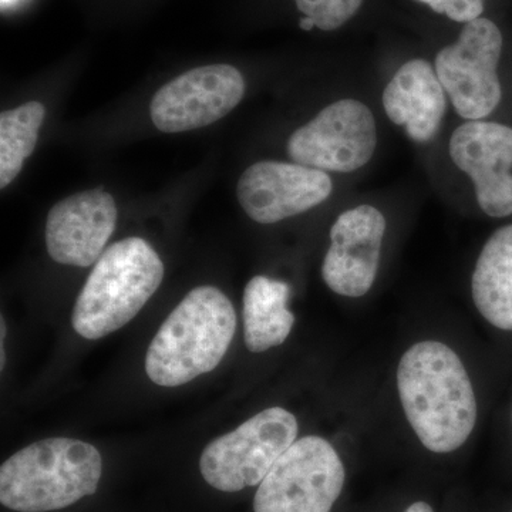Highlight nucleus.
Listing matches in <instances>:
<instances>
[{
    "mask_svg": "<svg viewBox=\"0 0 512 512\" xmlns=\"http://www.w3.org/2000/svg\"><path fill=\"white\" fill-rule=\"evenodd\" d=\"M332 190V178L325 171L298 163L259 161L239 178L237 197L251 220L275 224L318 207Z\"/></svg>",
    "mask_w": 512,
    "mask_h": 512,
    "instance_id": "10",
    "label": "nucleus"
},
{
    "mask_svg": "<svg viewBox=\"0 0 512 512\" xmlns=\"http://www.w3.org/2000/svg\"><path fill=\"white\" fill-rule=\"evenodd\" d=\"M296 436L298 420L291 412L282 407L266 409L204 448L202 477L224 493L261 484Z\"/></svg>",
    "mask_w": 512,
    "mask_h": 512,
    "instance_id": "5",
    "label": "nucleus"
},
{
    "mask_svg": "<svg viewBox=\"0 0 512 512\" xmlns=\"http://www.w3.org/2000/svg\"><path fill=\"white\" fill-rule=\"evenodd\" d=\"M503 35L493 20L478 18L463 26L457 42L436 56L437 76L458 116L468 121L490 116L503 97L498 63Z\"/></svg>",
    "mask_w": 512,
    "mask_h": 512,
    "instance_id": "7",
    "label": "nucleus"
},
{
    "mask_svg": "<svg viewBox=\"0 0 512 512\" xmlns=\"http://www.w3.org/2000/svg\"><path fill=\"white\" fill-rule=\"evenodd\" d=\"M386 218L373 205H357L339 215L330 229L322 278L330 291L349 298L366 295L375 284Z\"/></svg>",
    "mask_w": 512,
    "mask_h": 512,
    "instance_id": "12",
    "label": "nucleus"
},
{
    "mask_svg": "<svg viewBox=\"0 0 512 512\" xmlns=\"http://www.w3.org/2000/svg\"><path fill=\"white\" fill-rule=\"evenodd\" d=\"M45 106L29 101L0 116V187L6 188L35 150L45 120Z\"/></svg>",
    "mask_w": 512,
    "mask_h": 512,
    "instance_id": "17",
    "label": "nucleus"
},
{
    "mask_svg": "<svg viewBox=\"0 0 512 512\" xmlns=\"http://www.w3.org/2000/svg\"><path fill=\"white\" fill-rule=\"evenodd\" d=\"M346 471L338 451L322 437L296 440L278 458L255 494V512H330Z\"/></svg>",
    "mask_w": 512,
    "mask_h": 512,
    "instance_id": "6",
    "label": "nucleus"
},
{
    "mask_svg": "<svg viewBox=\"0 0 512 512\" xmlns=\"http://www.w3.org/2000/svg\"><path fill=\"white\" fill-rule=\"evenodd\" d=\"M429 6L433 12L446 15L448 19L458 23L471 22L481 18L484 0H417Z\"/></svg>",
    "mask_w": 512,
    "mask_h": 512,
    "instance_id": "19",
    "label": "nucleus"
},
{
    "mask_svg": "<svg viewBox=\"0 0 512 512\" xmlns=\"http://www.w3.org/2000/svg\"><path fill=\"white\" fill-rule=\"evenodd\" d=\"M295 3L306 18L315 22L316 28L332 32L359 12L363 0H295Z\"/></svg>",
    "mask_w": 512,
    "mask_h": 512,
    "instance_id": "18",
    "label": "nucleus"
},
{
    "mask_svg": "<svg viewBox=\"0 0 512 512\" xmlns=\"http://www.w3.org/2000/svg\"><path fill=\"white\" fill-rule=\"evenodd\" d=\"M117 224V205L110 192L96 188L57 202L46 222L47 252L63 265L97 262Z\"/></svg>",
    "mask_w": 512,
    "mask_h": 512,
    "instance_id": "13",
    "label": "nucleus"
},
{
    "mask_svg": "<svg viewBox=\"0 0 512 512\" xmlns=\"http://www.w3.org/2000/svg\"><path fill=\"white\" fill-rule=\"evenodd\" d=\"M163 278V261L144 239L127 238L110 245L97 259L74 305V332L97 340L123 328L136 318Z\"/></svg>",
    "mask_w": 512,
    "mask_h": 512,
    "instance_id": "4",
    "label": "nucleus"
},
{
    "mask_svg": "<svg viewBox=\"0 0 512 512\" xmlns=\"http://www.w3.org/2000/svg\"><path fill=\"white\" fill-rule=\"evenodd\" d=\"M453 163L473 181L485 214H512V128L493 121H468L456 128L448 144Z\"/></svg>",
    "mask_w": 512,
    "mask_h": 512,
    "instance_id": "11",
    "label": "nucleus"
},
{
    "mask_svg": "<svg viewBox=\"0 0 512 512\" xmlns=\"http://www.w3.org/2000/svg\"><path fill=\"white\" fill-rule=\"evenodd\" d=\"M244 94V76L237 67H195L158 90L150 104L151 120L163 133L207 127L231 113Z\"/></svg>",
    "mask_w": 512,
    "mask_h": 512,
    "instance_id": "9",
    "label": "nucleus"
},
{
    "mask_svg": "<svg viewBox=\"0 0 512 512\" xmlns=\"http://www.w3.org/2000/svg\"><path fill=\"white\" fill-rule=\"evenodd\" d=\"M397 389L404 414L427 450L453 453L473 433V384L460 357L444 343L427 340L407 350L397 369Z\"/></svg>",
    "mask_w": 512,
    "mask_h": 512,
    "instance_id": "1",
    "label": "nucleus"
},
{
    "mask_svg": "<svg viewBox=\"0 0 512 512\" xmlns=\"http://www.w3.org/2000/svg\"><path fill=\"white\" fill-rule=\"evenodd\" d=\"M376 147L375 116L365 103L353 99L329 104L288 140L293 163L325 173L360 170L372 160Z\"/></svg>",
    "mask_w": 512,
    "mask_h": 512,
    "instance_id": "8",
    "label": "nucleus"
},
{
    "mask_svg": "<svg viewBox=\"0 0 512 512\" xmlns=\"http://www.w3.org/2000/svg\"><path fill=\"white\" fill-rule=\"evenodd\" d=\"M406 512H434L433 508L429 504L423 503V501H417L407 508Z\"/></svg>",
    "mask_w": 512,
    "mask_h": 512,
    "instance_id": "20",
    "label": "nucleus"
},
{
    "mask_svg": "<svg viewBox=\"0 0 512 512\" xmlns=\"http://www.w3.org/2000/svg\"><path fill=\"white\" fill-rule=\"evenodd\" d=\"M237 330V313L215 286H198L164 320L146 356L158 386H183L210 373L224 359Z\"/></svg>",
    "mask_w": 512,
    "mask_h": 512,
    "instance_id": "2",
    "label": "nucleus"
},
{
    "mask_svg": "<svg viewBox=\"0 0 512 512\" xmlns=\"http://www.w3.org/2000/svg\"><path fill=\"white\" fill-rule=\"evenodd\" d=\"M291 288L268 276H254L244 291V338L249 352L262 353L288 339L295 316L288 309Z\"/></svg>",
    "mask_w": 512,
    "mask_h": 512,
    "instance_id": "16",
    "label": "nucleus"
},
{
    "mask_svg": "<svg viewBox=\"0 0 512 512\" xmlns=\"http://www.w3.org/2000/svg\"><path fill=\"white\" fill-rule=\"evenodd\" d=\"M99 450L74 439H47L22 448L0 468V503L18 512L69 507L97 491Z\"/></svg>",
    "mask_w": 512,
    "mask_h": 512,
    "instance_id": "3",
    "label": "nucleus"
},
{
    "mask_svg": "<svg viewBox=\"0 0 512 512\" xmlns=\"http://www.w3.org/2000/svg\"><path fill=\"white\" fill-rule=\"evenodd\" d=\"M471 289L483 318L495 328L512 330V225L495 231L484 245Z\"/></svg>",
    "mask_w": 512,
    "mask_h": 512,
    "instance_id": "15",
    "label": "nucleus"
},
{
    "mask_svg": "<svg viewBox=\"0 0 512 512\" xmlns=\"http://www.w3.org/2000/svg\"><path fill=\"white\" fill-rule=\"evenodd\" d=\"M299 26H301V29L306 30V32H309V30H312L313 28H316L315 22L311 18H302L301 22H299Z\"/></svg>",
    "mask_w": 512,
    "mask_h": 512,
    "instance_id": "21",
    "label": "nucleus"
},
{
    "mask_svg": "<svg viewBox=\"0 0 512 512\" xmlns=\"http://www.w3.org/2000/svg\"><path fill=\"white\" fill-rule=\"evenodd\" d=\"M446 90L427 60L404 63L383 92V107L410 140L429 143L439 134L447 111Z\"/></svg>",
    "mask_w": 512,
    "mask_h": 512,
    "instance_id": "14",
    "label": "nucleus"
}]
</instances>
